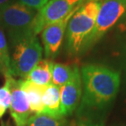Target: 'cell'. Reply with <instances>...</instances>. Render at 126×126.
Wrapping results in <instances>:
<instances>
[{
  "label": "cell",
  "instance_id": "8fae6325",
  "mask_svg": "<svg viewBox=\"0 0 126 126\" xmlns=\"http://www.w3.org/2000/svg\"><path fill=\"white\" fill-rule=\"evenodd\" d=\"M43 113L55 117H63L61 113L60 87L50 83L47 85L43 95Z\"/></svg>",
  "mask_w": 126,
  "mask_h": 126
},
{
  "label": "cell",
  "instance_id": "e0dca14e",
  "mask_svg": "<svg viewBox=\"0 0 126 126\" xmlns=\"http://www.w3.org/2000/svg\"><path fill=\"white\" fill-rule=\"evenodd\" d=\"M16 1L26 5L27 7H31V8L39 11L49 0H16Z\"/></svg>",
  "mask_w": 126,
  "mask_h": 126
},
{
  "label": "cell",
  "instance_id": "44dd1931",
  "mask_svg": "<svg viewBox=\"0 0 126 126\" xmlns=\"http://www.w3.org/2000/svg\"><path fill=\"white\" fill-rule=\"evenodd\" d=\"M2 126H12V125H11V123L9 121H7V122H2Z\"/></svg>",
  "mask_w": 126,
  "mask_h": 126
},
{
  "label": "cell",
  "instance_id": "3957f363",
  "mask_svg": "<svg viewBox=\"0 0 126 126\" xmlns=\"http://www.w3.org/2000/svg\"><path fill=\"white\" fill-rule=\"evenodd\" d=\"M36 13V10L19 2L0 9V27L7 33L12 48L19 42L36 35L33 28Z\"/></svg>",
  "mask_w": 126,
  "mask_h": 126
},
{
  "label": "cell",
  "instance_id": "52a82bcc",
  "mask_svg": "<svg viewBox=\"0 0 126 126\" xmlns=\"http://www.w3.org/2000/svg\"><path fill=\"white\" fill-rule=\"evenodd\" d=\"M8 79L11 88L10 114L16 126H26L32 116L28 98L21 87V79H15L12 75H8Z\"/></svg>",
  "mask_w": 126,
  "mask_h": 126
},
{
  "label": "cell",
  "instance_id": "4fadbf2b",
  "mask_svg": "<svg viewBox=\"0 0 126 126\" xmlns=\"http://www.w3.org/2000/svg\"><path fill=\"white\" fill-rule=\"evenodd\" d=\"M77 65H70L51 62V74L52 84L61 88L73 77Z\"/></svg>",
  "mask_w": 126,
  "mask_h": 126
},
{
  "label": "cell",
  "instance_id": "277c9868",
  "mask_svg": "<svg viewBox=\"0 0 126 126\" xmlns=\"http://www.w3.org/2000/svg\"><path fill=\"white\" fill-rule=\"evenodd\" d=\"M11 57L10 74L25 79L30 71L42 60L43 47L37 35L19 42L13 48Z\"/></svg>",
  "mask_w": 126,
  "mask_h": 126
},
{
  "label": "cell",
  "instance_id": "30bf717a",
  "mask_svg": "<svg viewBox=\"0 0 126 126\" xmlns=\"http://www.w3.org/2000/svg\"><path fill=\"white\" fill-rule=\"evenodd\" d=\"M21 87L28 98L32 113L39 114L44 110L43 95L47 86L39 85L26 79H21Z\"/></svg>",
  "mask_w": 126,
  "mask_h": 126
},
{
  "label": "cell",
  "instance_id": "5b68a950",
  "mask_svg": "<svg viewBox=\"0 0 126 126\" xmlns=\"http://www.w3.org/2000/svg\"><path fill=\"white\" fill-rule=\"evenodd\" d=\"M94 29L88 48L97 43L126 12V0H100Z\"/></svg>",
  "mask_w": 126,
  "mask_h": 126
},
{
  "label": "cell",
  "instance_id": "7c38bea8",
  "mask_svg": "<svg viewBox=\"0 0 126 126\" xmlns=\"http://www.w3.org/2000/svg\"><path fill=\"white\" fill-rule=\"evenodd\" d=\"M51 62L52 61L47 59H43L39 61L23 79L29 80L39 85L47 86L52 80Z\"/></svg>",
  "mask_w": 126,
  "mask_h": 126
},
{
  "label": "cell",
  "instance_id": "6da1fadb",
  "mask_svg": "<svg viewBox=\"0 0 126 126\" xmlns=\"http://www.w3.org/2000/svg\"><path fill=\"white\" fill-rule=\"evenodd\" d=\"M84 88L82 106L105 107L114 99L120 87V73L103 65L89 64L81 68Z\"/></svg>",
  "mask_w": 126,
  "mask_h": 126
},
{
  "label": "cell",
  "instance_id": "7a4b0ae2",
  "mask_svg": "<svg viewBox=\"0 0 126 126\" xmlns=\"http://www.w3.org/2000/svg\"><path fill=\"white\" fill-rule=\"evenodd\" d=\"M100 0H88L70 17L66 28V51L77 56L86 51L94 29Z\"/></svg>",
  "mask_w": 126,
  "mask_h": 126
},
{
  "label": "cell",
  "instance_id": "5bb4252c",
  "mask_svg": "<svg viewBox=\"0 0 126 126\" xmlns=\"http://www.w3.org/2000/svg\"><path fill=\"white\" fill-rule=\"evenodd\" d=\"M26 126H67V124L63 117H55L42 112L33 115Z\"/></svg>",
  "mask_w": 126,
  "mask_h": 126
},
{
  "label": "cell",
  "instance_id": "d6986e66",
  "mask_svg": "<svg viewBox=\"0 0 126 126\" xmlns=\"http://www.w3.org/2000/svg\"><path fill=\"white\" fill-rule=\"evenodd\" d=\"M119 29L120 31L122 33H124V34H125V35H126V21H123L122 23H120L119 25Z\"/></svg>",
  "mask_w": 126,
  "mask_h": 126
},
{
  "label": "cell",
  "instance_id": "9a60e30c",
  "mask_svg": "<svg viewBox=\"0 0 126 126\" xmlns=\"http://www.w3.org/2000/svg\"><path fill=\"white\" fill-rule=\"evenodd\" d=\"M10 65H11V56L9 53L8 44L5 36V33L0 27V73L4 77L11 75Z\"/></svg>",
  "mask_w": 126,
  "mask_h": 126
},
{
  "label": "cell",
  "instance_id": "8992f818",
  "mask_svg": "<svg viewBox=\"0 0 126 126\" xmlns=\"http://www.w3.org/2000/svg\"><path fill=\"white\" fill-rule=\"evenodd\" d=\"M88 0H49L37 11L34 21L35 34L41 33L45 26L64 19Z\"/></svg>",
  "mask_w": 126,
  "mask_h": 126
},
{
  "label": "cell",
  "instance_id": "ffe728a7",
  "mask_svg": "<svg viewBox=\"0 0 126 126\" xmlns=\"http://www.w3.org/2000/svg\"><path fill=\"white\" fill-rule=\"evenodd\" d=\"M6 109H4V108H2L1 106H0V118H2L3 116V115L5 114V112H6Z\"/></svg>",
  "mask_w": 126,
  "mask_h": 126
},
{
  "label": "cell",
  "instance_id": "ac0fdd59",
  "mask_svg": "<svg viewBox=\"0 0 126 126\" xmlns=\"http://www.w3.org/2000/svg\"><path fill=\"white\" fill-rule=\"evenodd\" d=\"M16 2H17L16 0H0V9L9 6Z\"/></svg>",
  "mask_w": 126,
  "mask_h": 126
},
{
  "label": "cell",
  "instance_id": "ba28073f",
  "mask_svg": "<svg viewBox=\"0 0 126 126\" xmlns=\"http://www.w3.org/2000/svg\"><path fill=\"white\" fill-rule=\"evenodd\" d=\"M79 7H77L74 12H72L64 19L50 24L43 29L41 31V39L44 45V54L47 58L52 59L58 55L65 36V30L67 28L68 22L70 17Z\"/></svg>",
  "mask_w": 126,
  "mask_h": 126
},
{
  "label": "cell",
  "instance_id": "9c48e42d",
  "mask_svg": "<svg viewBox=\"0 0 126 126\" xmlns=\"http://www.w3.org/2000/svg\"><path fill=\"white\" fill-rule=\"evenodd\" d=\"M82 79L79 67L69 82L60 88L61 113L63 117L71 115L77 108L82 96Z\"/></svg>",
  "mask_w": 126,
  "mask_h": 126
},
{
  "label": "cell",
  "instance_id": "2e32d148",
  "mask_svg": "<svg viewBox=\"0 0 126 126\" xmlns=\"http://www.w3.org/2000/svg\"><path fill=\"white\" fill-rule=\"evenodd\" d=\"M4 78V84L0 88V106L7 110V108H9L11 102V88L8 76Z\"/></svg>",
  "mask_w": 126,
  "mask_h": 126
}]
</instances>
